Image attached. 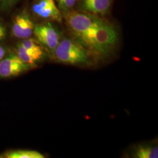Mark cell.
<instances>
[{"instance_id": "13", "label": "cell", "mask_w": 158, "mask_h": 158, "mask_svg": "<svg viewBox=\"0 0 158 158\" xmlns=\"http://www.w3.org/2000/svg\"><path fill=\"white\" fill-rule=\"evenodd\" d=\"M79 0H57L59 10L65 14L72 11Z\"/></svg>"}, {"instance_id": "15", "label": "cell", "mask_w": 158, "mask_h": 158, "mask_svg": "<svg viewBox=\"0 0 158 158\" xmlns=\"http://www.w3.org/2000/svg\"><path fill=\"white\" fill-rule=\"evenodd\" d=\"M6 35V29L0 23V40H3L5 38Z\"/></svg>"}, {"instance_id": "16", "label": "cell", "mask_w": 158, "mask_h": 158, "mask_svg": "<svg viewBox=\"0 0 158 158\" xmlns=\"http://www.w3.org/2000/svg\"><path fill=\"white\" fill-rule=\"evenodd\" d=\"M5 54H6V51L4 48L0 45V61L4 58Z\"/></svg>"}, {"instance_id": "5", "label": "cell", "mask_w": 158, "mask_h": 158, "mask_svg": "<svg viewBox=\"0 0 158 158\" xmlns=\"http://www.w3.org/2000/svg\"><path fill=\"white\" fill-rule=\"evenodd\" d=\"M29 67L17 55H10L0 61V77H16L26 72Z\"/></svg>"}, {"instance_id": "7", "label": "cell", "mask_w": 158, "mask_h": 158, "mask_svg": "<svg viewBox=\"0 0 158 158\" xmlns=\"http://www.w3.org/2000/svg\"><path fill=\"white\" fill-rule=\"evenodd\" d=\"M35 25L27 15H18L15 18L12 27V32L14 36L21 39L29 38L34 33Z\"/></svg>"}, {"instance_id": "1", "label": "cell", "mask_w": 158, "mask_h": 158, "mask_svg": "<svg viewBox=\"0 0 158 158\" xmlns=\"http://www.w3.org/2000/svg\"><path fill=\"white\" fill-rule=\"evenodd\" d=\"M118 39L117 32L113 25L96 17L93 26L76 40L90 53L105 57L114 51Z\"/></svg>"}, {"instance_id": "11", "label": "cell", "mask_w": 158, "mask_h": 158, "mask_svg": "<svg viewBox=\"0 0 158 158\" xmlns=\"http://www.w3.org/2000/svg\"><path fill=\"white\" fill-rule=\"evenodd\" d=\"M19 44L23 46L27 50L32 53L40 59H41L44 56V51L37 40L32 38H27L23 40Z\"/></svg>"}, {"instance_id": "2", "label": "cell", "mask_w": 158, "mask_h": 158, "mask_svg": "<svg viewBox=\"0 0 158 158\" xmlns=\"http://www.w3.org/2000/svg\"><path fill=\"white\" fill-rule=\"evenodd\" d=\"M58 62L71 65H87L90 63V53L76 40L64 38L60 40L53 51Z\"/></svg>"}, {"instance_id": "12", "label": "cell", "mask_w": 158, "mask_h": 158, "mask_svg": "<svg viewBox=\"0 0 158 158\" xmlns=\"http://www.w3.org/2000/svg\"><path fill=\"white\" fill-rule=\"evenodd\" d=\"M17 55L23 62L27 64L29 66L34 65L38 61L40 60L38 57L27 50L20 44L17 46Z\"/></svg>"}, {"instance_id": "6", "label": "cell", "mask_w": 158, "mask_h": 158, "mask_svg": "<svg viewBox=\"0 0 158 158\" xmlns=\"http://www.w3.org/2000/svg\"><path fill=\"white\" fill-rule=\"evenodd\" d=\"M32 11L41 18L60 23L62 12L56 6L55 0H36L32 6Z\"/></svg>"}, {"instance_id": "14", "label": "cell", "mask_w": 158, "mask_h": 158, "mask_svg": "<svg viewBox=\"0 0 158 158\" xmlns=\"http://www.w3.org/2000/svg\"><path fill=\"white\" fill-rule=\"evenodd\" d=\"M19 0H0V6L6 8L14 5Z\"/></svg>"}, {"instance_id": "9", "label": "cell", "mask_w": 158, "mask_h": 158, "mask_svg": "<svg viewBox=\"0 0 158 158\" xmlns=\"http://www.w3.org/2000/svg\"><path fill=\"white\" fill-rule=\"evenodd\" d=\"M158 148L156 145H141L136 147L133 157L137 158H157Z\"/></svg>"}, {"instance_id": "10", "label": "cell", "mask_w": 158, "mask_h": 158, "mask_svg": "<svg viewBox=\"0 0 158 158\" xmlns=\"http://www.w3.org/2000/svg\"><path fill=\"white\" fill-rule=\"evenodd\" d=\"M1 158H44L42 153L32 150H13L9 151L1 155Z\"/></svg>"}, {"instance_id": "8", "label": "cell", "mask_w": 158, "mask_h": 158, "mask_svg": "<svg viewBox=\"0 0 158 158\" xmlns=\"http://www.w3.org/2000/svg\"><path fill=\"white\" fill-rule=\"evenodd\" d=\"M80 9L92 15H104L109 12L112 0H79Z\"/></svg>"}, {"instance_id": "3", "label": "cell", "mask_w": 158, "mask_h": 158, "mask_svg": "<svg viewBox=\"0 0 158 158\" xmlns=\"http://www.w3.org/2000/svg\"><path fill=\"white\" fill-rule=\"evenodd\" d=\"M96 16L81 12H70L66 14L68 27L74 36L77 39L90 28L96 20Z\"/></svg>"}, {"instance_id": "4", "label": "cell", "mask_w": 158, "mask_h": 158, "mask_svg": "<svg viewBox=\"0 0 158 158\" xmlns=\"http://www.w3.org/2000/svg\"><path fill=\"white\" fill-rule=\"evenodd\" d=\"M33 34L39 43L52 52L55 49L60 40L58 31L50 23L35 26Z\"/></svg>"}]
</instances>
